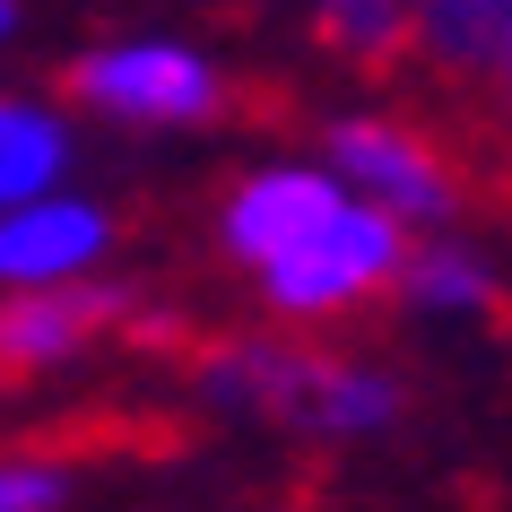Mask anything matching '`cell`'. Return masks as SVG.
<instances>
[{
	"label": "cell",
	"mask_w": 512,
	"mask_h": 512,
	"mask_svg": "<svg viewBox=\"0 0 512 512\" xmlns=\"http://www.w3.org/2000/svg\"><path fill=\"white\" fill-rule=\"evenodd\" d=\"M504 35L512 0H408V61H426L443 87H478Z\"/></svg>",
	"instance_id": "30bf717a"
},
{
	"label": "cell",
	"mask_w": 512,
	"mask_h": 512,
	"mask_svg": "<svg viewBox=\"0 0 512 512\" xmlns=\"http://www.w3.org/2000/svg\"><path fill=\"white\" fill-rule=\"evenodd\" d=\"M131 322H139V296L122 278H87V287H53V296H0V391L70 374Z\"/></svg>",
	"instance_id": "52a82bcc"
},
{
	"label": "cell",
	"mask_w": 512,
	"mask_h": 512,
	"mask_svg": "<svg viewBox=\"0 0 512 512\" xmlns=\"http://www.w3.org/2000/svg\"><path fill=\"white\" fill-rule=\"evenodd\" d=\"M391 304L417 313V322H434V330H478V322L504 313V261H495L478 235H460V226L417 235V243H408V261H400Z\"/></svg>",
	"instance_id": "ba28073f"
},
{
	"label": "cell",
	"mask_w": 512,
	"mask_h": 512,
	"mask_svg": "<svg viewBox=\"0 0 512 512\" xmlns=\"http://www.w3.org/2000/svg\"><path fill=\"white\" fill-rule=\"evenodd\" d=\"M79 174V113L44 87H0V209L70 191Z\"/></svg>",
	"instance_id": "9c48e42d"
},
{
	"label": "cell",
	"mask_w": 512,
	"mask_h": 512,
	"mask_svg": "<svg viewBox=\"0 0 512 512\" xmlns=\"http://www.w3.org/2000/svg\"><path fill=\"white\" fill-rule=\"evenodd\" d=\"M304 35L339 70H400L408 61V0H304Z\"/></svg>",
	"instance_id": "8fae6325"
},
{
	"label": "cell",
	"mask_w": 512,
	"mask_h": 512,
	"mask_svg": "<svg viewBox=\"0 0 512 512\" xmlns=\"http://www.w3.org/2000/svg\"><path fill=\"white\" fill-rule=\"evenodd\" d=\"M313 165H322L348 200H365L374 217H391L400 235H443V226H460V209H469L460 157L400 105L330 113L322 139H313Z\"/></svg>",
	"instance_id": "277c9868"
},
{
	"label": "cell",
	"mask_w": 512,
	"mask_h": 512,
	"mask_svg": "<svg viewBox=\"0 0 512 512\" xmlns=\"http://www.w3.org/2000/svg\"><path fill=\"white\" fill-rule=\"evenodd\" d=\"M79 504V460L53 443H0V512H70Z\"/></svg>",
	"instance_id": "7c38bea8"
},
{
	"label": "cell",
	"mask_w": 512,
	"mask_h": 512,
	"mask_svg": "<svg viewBox=\"0 0 512 512\" xmlns=\"http://www.w3.org/2000/svg\"><path fill=\"white\" fill-rule=\"evenodd\" d=\"M61 105L79 113V122H105V131L191 139V131H217L235 113V70L200 35L131 27V35H96V44L70 53Z\"/></svg>",
	"instance_id": "7a4b0ae2"
},
{
	"label": "cell",
	"mask_w": 512,
	"mask_h": 512,
	"mask_svg": "<svg viewBox=\"0 0 512 512\" xmlns=\"http://www.w3.org/2000/svg\"><path fill=\"white\" fill-rule=\"evenodd\" d=\"M486 131H495V148H504V165H512V35L495 44V61H486Z\"/></svg>",
	"instance_id": "4fadbf2b"
},
{
	"label": "cell",
	"mask_w": 512,
	"mask_h": 512,
	"mask_svg": "<svg viewBox=\"0 0 512 512\" xmlns=\"http://www.w3.org/2000/svg\"><path fill=\"white\" fill-rule=\"evenodd\" d=\"M113 252H122L113 200H96L79 183L18 200V209H0V296H53V287L113 278Z\"/></svg>",
	"instance_id": "5b68a950"
},
{
	"label": "cell",
	"mask_w": 512,
	"mask_h": 512,
	"mask_svg": "<svg viewBox=\"0 0 512 512\" xmlns=\"http://www.w3.org/2000/svg\"><path fill=\"white\" fill-rule=\"evenodd\" d=\"M408 243L391 217H374L365 200H339L330 217H313L287 252H278L261 278H243L252 287V304L270 313V330H296V339H330L339 322H356V313H374V304H391V287H400V261Z\"/></svg>",
	"instance_id": "3957f363"
},
{
	"label": "cell",
	"mask_w": 512,
	"mask_h": 512,
	"mask_svg": "<svg viewBox=\"0 0 512 512\" xmlns=\"http://www.w3.org/2000/svg\"><path fill=\"white\" fill-rule=\"evenodd\" d=\"M191 400L235 426H270L322 452H365L408 426V374L339 339L296 330H226L191 356Z\"/></svg>",
	"instance_id": "6da1fadb"
},
{
	"label": "cell",
	"mask_w": 512,
	"mask_h": 512,
	"mask_svg": "<svg viewBox=\"0 0 512 512\" xmlns=\"http://www.w3.org/2000/svg\"><path fill=\"white\" fill-rule=\"evenodd\" d=\"M18 27H27V0H0V53L18 44Z\"/></svg>",
	"instance_id": "5bb4252c"
},
{
	"label": "cell",
	"mask_w": 512,
	"mask_h": 512,
	"mask_svg": "<svg viewBox=\"0 0 512 512\" xmlns=\"http://www.w3.org/2000/svg\"><path fill=\"white\" fill-rule=\"evenodd\" d=\"M339 200H348V191L313 165V148H304V157H252V165L226 174V191H217L209 243H217V261L235 278H261L278 252H287L313 217H330Z\"/></svg>",
	"instance_id": "8992f818"
}]
</instances>
